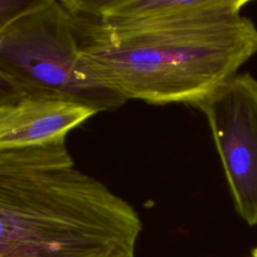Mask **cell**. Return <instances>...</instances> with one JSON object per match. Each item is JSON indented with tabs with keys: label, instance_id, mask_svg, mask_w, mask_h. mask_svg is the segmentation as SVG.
Masks as SVG:
<instances>
[{
	"label": "cell",
	"instance_id": "cell-1",
	"mask_svg": "<svg viewBox=\"0 0 257 257\" xmlns=\"http://www.w3.org/2000/svg\"><path fill=\"white\" fill-rule=\"evenodd\" d=\"M136 209L78 169L66 139L0 151V257H135Z\"/></svg>",
	"mask_w": 257,
	"mask_h": 257
},
{
	"label": "cell",
	"instance_id": "cell-2",
	"mask_svg": "<svg viewBox=\"0 0 257 257\" xmlns=\"http://www.w3.org/2000/svg\"><path fill=\"white\" fill-rule=\"evenodd\" d=\"M65 3L88 71L125 101L198 107L257 53V27L243 14L246 5L195 25L116 33L75 0Z\"/></svg>",
	"mask_w": 257,
	"mask_h": 257
},
{
	"label": "cell",
	"instance_id": "cell-3",
	"mask_svg": "<svg viewBox=\"0 0 257 257\" xmlns=\"http://www.w3.org/2000/svg\"><path fill=\"white\" fill-rule=\"evenodd\" d=\"M18 96L69 99L97 112L125 102L88 71L64 0H0V99Z\"/></svg>",
	"mask_w": 257,
	"mask_h": 257
},
{
	"label": "cell",
	"instance_id": "cell-4",
	"mask_svg": "<svg viewBox=\"0 0 257 257\" xmlns=\"http://www.w3.org/2000/svg\"><path fill=\"white\" fill-rule=\"evenodd\" d=\"M197 108L208 121L237 213L257 225V79L237 73Z\"/></svg>",
	"mask_w": 257,
	"mask_h": 257
},
{
	"label": "cell",
	"instance_id": "cell-5",
	"mask_svg": "<svg viewBox=\"0 0 257 257\" xmlns=\"http://www.w3.org/2000/svg\"><path fill=\"white\" fill-rule=\"evenodd\" d=\"M246 0H76L101 27L116 33L190 26L227 14Z\"/></svg>",
	"mask_w": 257,
	"mask_h": 257
},
{
	"label": "cell",
	"instance_id": "cell-6",
	"mask_svg": "<svg viewBox=\"0 0 257 257\" xmlns=\"http://www.w3.org/2000/svg\"><path fill=\"white\" fill-rule=\"evenodd\" d=\"M98 113L83 103L55 97L0 99V151L66 139L69 132Z\"/></svg>",
	"mask_w": 257,
	"mask_h": 257
},
{
	"label": "cell",
	"instance_id": "cell-7",
	"mask_svg": "<svg viewBox=\"0 0 257 257\" xmlns=\"http://www.w3.org/2000/svg\"><path fill=\"white\" fill-rule=\"evenodd\" d=\"M251 257H257V247L253 249V251L251 253Z\"/></svg>",
	"mask_w": 257,
	"mask_h": 257
}]
</instances>
